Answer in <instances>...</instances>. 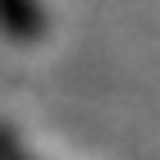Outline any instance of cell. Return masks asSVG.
<instances>
[{
	"instance_id": "cell-1",
	"label": "cell",
	"mask_w": 160,
	"mask_h": 160,
	"mask_svg": "<svg viewBox=\"0 0 160 160\" xmlns=\"http://www.w3.org/2000/svg\"><path fill=\"white\" fill-rule=\"evenodd\" d=\"M50 28V14L41 0H0V32L14 41H37Z\"/></svg>"
},
{
	"instance_id": "cell-2",
	"label": "cell",
	"mask_w": 160,
	"mask_h": 160,
	"mask_svg": "<svg viewBox=\"0 0 160 160\" xmlns=\"http://www.w3.org/2000/svg\"><path fill=\"white\" fill-rule=\"evenodd\" d=\"M0 160H37L32 151H28V142L14 133L9 123H0Z\"/></svg>"
}]
</instances>
